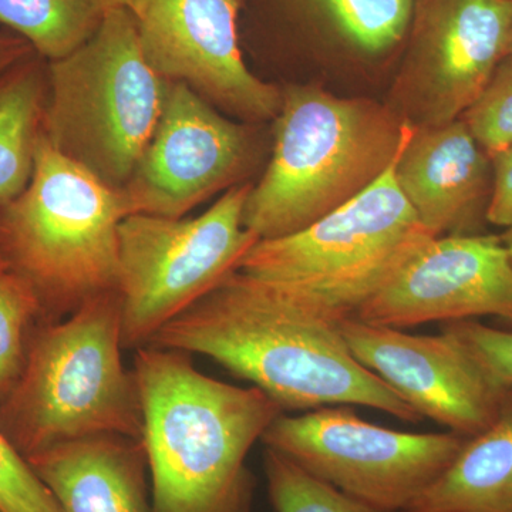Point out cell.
I'll use <instances>...</instances> for the list:
<instances>
[{
  "instance_id": "cell-11",
  "label": "cell",
  "mask_w": 512,
  "mask_h": 512,
  "mask_svg": "<svg viewBox=\"0 0 512 512\" xmlns=\"http://www.w3.org/2000/svg\"><path fill=\"white\" fill-rule=\"evenodd\" d=\"M144 59L232 119L274 121L282 90L252 73L238 39L241 0H128Z\"/></svg>"
},
{
  "instance_id": "cell-6",
  "label": "cell",
  "mask_w": 512,
  "mask_h": 512,
  "mask_svg": "<svg viewBox=\"0 0 512 512\" xmlns=\"http://www.w3.org/2000/svg\"><path fill=\"white\" fill-rule=\"evenodd\" d=\"M165 86L144 59L130 10L110 6L86 43L47 62L43 137L100 183L123 191L156 131Z\"/></svg>"
},
{
  "instance_id": "cell-16",
  "label": "cell",
  "mask_w": 512,
  "mask_h": 512,
  "mask_svg": "<svg viewBox=\"0 0 512 512\" xmlns=\"http://www.w3.org/2000/svg\"><path fill=\"white\" fill-rule=\"evenodd\" d=\"M62 512H151L143 440L99 434L28 458Z\"/></svg>"
},
{
  "instance_id": "cell-2",
  "label": "cell",
  "mask_w": 512,
  "mask_h": 512,
  "mask_svg": "<svg viewBox=\"0 0 512 512\" xmlns=\"http://www.w3.org/2000/svg\"><path fill=\"white\" fill-rule=\"evenodd\" d=\"M151 477V512H249L247 457L282 413L258 387L201 373L191 355L144 346L134 355Z\"/></svg>"
},
{
  "instance_id": "cell-12",
  "label": "cell",
  "mask_w": 512,
  "mask_h": 512,
  "mask_svg": "<svg viewBox=\"0 0 512 512\" xmlns=\"http://www.w3.org/2000/svg\"><path fill=\"white\" fill-rule=\"evenodd\" d=\"M392 109L414 127L461 119L507 56L511 0H423Z\"/></svg>"
},
{
  "instance_id": "cell-22",
  "label": "cell",
  "mask_w": 512,
  "mask_h": 512,
  "mask_svg": "<svg viewBox=\"0 0 512 512\" xmlns=\"http://www.w3.org/2000/svg\"><path fill=\"white\" fill-rule=\"evenodd\" d=\"M269 498L276 512H383L342 493L292 461L265 447Z\"/></svg>"
},
{
  "instance_id": "cell-4",
  "label": "cell",
  "mask_w": 512,
  "mask_h": 512,
  "mask_svg": "<svg viewBox=\"0 0 512 512\" xmlns=\"http://www.w3.org/2000/svg\"><path fill=\"white\" fill-rule=\"evenodd\" d=\"M123 350L119 291L37 326L18 382L0 402V427L26 460L99 434L143 440L140 393Z\"/></svg>"
},
{
  "instance_id": "cell-14",
  "label": "cell",
  "mask_w": 512,
  "mask_h": 512,
  "mask_svg": "<svg viewBox=\"0 0 512 512\" xmlns=\"http://www.w3.org/2000/svg\"><path fill=\"white\" fill-rule=\"evenodd\" d=\"M357 362L389 384L410 406L448 431L474 437L491 426L507 390L495 386L457 340L412 335L359 319L340 322Z\"/></svg>"
},
{
  "instance_id": "cell-23",
  "label": "cell",
  "mask_w": 512,
  "mask_h": 512,
  "mask_svg": "<svg viewBox=\"0 0 512 512\" xmlns=\"http://www.w3.org/2000/svg\"><path fill=\"white\" fill-rule=\"evenodd\" d=\"M488 157L512 146V57H504L473 106L461 116Z\"/></svg>"
},
{
  "instance_id": "cell-10",
  "label": "cell",
  "mask_w": 512,
  "mask_h": 512,
  "mask_svg": "<svg viewBox=\"0 0 512 512\" xmlns=\"http://www.w3.org/2000/svg\"><path fill=\"white\" fill-rule=\"evenodd\" d=\"M259 158L258 124L225 116L187 84L167 82L156 131L123 190L130 215L184 218L248 183Z\"/></svg>"
},
{
  "instance_id": "cell-1",
  "label": "cell",
  "mask_w": 512,
  "mask_h": 512,
  "mask_svg": "<svg viewBox=\"0 0 512 512\" xmlns=\"http://www.w3.org/2000/svg\"><path fill=\"white\" fill-rule=\"evenodd\" d=\"M147 346L210 357L282 410L372 407L407 423L421 414L352 355L340 322L295 292L232 271L158 330Z\"/></svg>"
},
{
  "instance_id": "cell-30",
  "label": "cell",
  "mask_w": 512,
  "mask_h": 512,
  "mask_svg": "<svg viewBox=\"0 0 512 512\" xmlns=\"http://www.w3.org/2000/svg\"><path fill=\"white\" fill-rule=\"evenodd\" d=\"M511 2H512V0H511ZM505 57H512V26H511L510 43H508L507 56H505Z\"/></svg>"
},
{
  "instance_id": "cell-8",
  "label": "cell",
  "mask_w": 512,
  "mask_h": 512,
  "mask_svg": "<svg viewBox=\"0 0 512 512\" xmlns=\"http://www.w3.org/2000/svg\"><path fill=\"white\" fill-rule=\"evenodd\" d=\"M252 183L225 191L204 214H133L119 228L123 348H144L158 330L212 291L258 238L244 227Z\"/></svg>"
},
{
  "instance_id": "cell-15",
  "label": "cell",
  "mask_w": 512,
  "mask_h": 512,
  "mask_svg": "<svg viewBox=\"0 0 512 512\" xmlns=\"http://www.w3.org/2000/svg\"><path fill=\"white\" fill-rule=\"evenodd\" d=\"M394 178L433 237L468 234L485 218L493 191L491 158L461 119L434 127L410 124Z\"/></svg>"
},
{
  "instance_id": "cell-28",
  "label": "cell",
  "mask_w": 512,
  "mask_h": 512,
  "mask_svg": "<svg viewBox=\"0 0 512 512\" xmlns=\"http://www.w3.org/2000/svg\"><path fill=\"white\" fill-rule=\"evenodd\" d=\"M501 238H503L505 247H507L508 252H510L512 258V224L510 227L505 228V234Z\"/></svg>"
},
{
  "instance_id": "cell-7",
  "label": "cell",
  "mask_w": 512,
  "mask_h": 512,
  "mask_svg": "<svg viewBox=\"0 0 512 512\" xmlns=\"http://www.w3.org/2000/svg\"><path fill=\"white\" fill-rule=\"evenodd\" d=\"M394 161L362 194L309 227L259 239L238 271L285 286L326 318H355L403 262L434 238L400 191Z\"/></svg>"
},
{
  "instance_id": "cell-18",
  "label": "cell",
  "mask_w": 512,
  "mask_h": 512,
  "mask_svg": "<svg viewBox=\"0 0 512 512\" xmlns=\"http://www.w3.org/2000/svg\"><path fill=\"white\" fill-rule=\"evenodd\" d=\"M47 99V62L40 56L0 77V202L25 190L35 168Z\"/></svg>"
},
{
  "instance_id": "cell-29",
  "label": "cell",
  "mask_w": 512,
  "mask_h": 512,
  "mask_svg": "<svg viewBox=\"0 0 512 512\" xmlns=\"http://www.w3.org/2000/svg\"><path fill=\"white\" fill-rule=\"evenodd\" d=\"M107 6H123L126 8L128 0H103Z\"/></svg>"
},
{
  "instance_id": "cell-3",
  "label": "cell",
  "mask_w": 512,
  "mask_h": 512,
  "mask_svg": "<svg viewBox=\"0 0 512 512\" xmlns=\"http://www.w3.org/2000/svg\"><path fill=\"white\" fill-rule=\"evenodd\" d=\"M274 124L271 157L244 210L258 239L301 231L362 194L392 165L410 126L390 104L311 84L282 90Z\"/></svg>"
},
{
  "instance_id": "cell-9",
  "label": "cell",
  "mask_w": 512,
  "mask_h": 512,
  "mask_svg": "<svg viewBox=\"0 0 512 512\" xmlns=\"http://www.w3.org/2000/svg\"><path fill=\"white\" fill-rule=\"evenodd\" d=\"M467 437L376 426L346 406L282 413L262 436L278 451L342 493L383 512L412 507L453 463Z\"/></svg>"
},
{
  "instance_id": "cell-17",
  "label": "cell",
  "mask_w": 512,
  "mask_h": 512,
  "mask_svg": "<svg viewBox=\"0 0 512 512\" xmlns=\"http://www.w3.org/2000/svg\"><path fill=\"white\" fill-rule=\"evenodd\" d=\"M403 512H512V389L491 426L468 437L436 483Z\"/></svg>"
},
{
  "instance_id": "cell-20",
  "label": "cell",
  "mask_w": 512,
  "mask_h": 512,
  "mask_svg": "<svg viewBox=\"0 0 512 512\" xmlns=\"http://www.w3.org/2000/svg\"><path fill=\"white\" fill-rule=\"evenodd\" d=\"M346 40L370 55L402 42L416 15V0H308Z\"/></svg>"
},
{
  "instance_id": "cell-24",
  "label": "cell",
  "mask_w": 512,
  "mask_h": 512,
  "mask_svg": "<svg viewBox=\"0 0 512 512\" xmlns=\"http://www.w3.org/2000/svg\"><path fill=\"white\" fill-rule=\"evenodd\" d=\"M0 512H62L49 488L0 427Z\"/></svg>"
},
{
  "instance_id": "cell-27",
  "label": "cell",
  "mask_w": 512,
  "mask_h": 512,
  "mask_svg": "<svg viewBox=\"0 0 512 512\" xmlns=\"http://www.w3.org/2000/svg\"><path fill=\"white\" fill-rule=\"evenodd\" d=\"M35 55L33 47L22 37L0 33V77Z\"/></svg>"
},
{
  "instance_id": "cell-21",
  "label": "cell",
  "mask_w": 512,
  "mask_h": 512,
  "mask_svg": "<svg viewBox=\"0 0 512 512\" xmlns=\"http://www.w3.org/2000/svg\"><path fill=\"white\" fill-rule=\"evenodd\" d=\"M40 323L42 311L35 293L0 259V402L18 382Z\"/></svg>"
},
{
  "instance_id": "cell-25",
  "label": "cell",
  "mask_w": 512,
  "mask_h": 512,
  "mask_svg": "<svg viewBox=\"0 0 512 512\" xmlns=\"http://www.w3.org/2000/svg\"><path fill=\"white\" fill-rule=\"evenodd\" d=\"M441 332L457 340L495 386L512 389V330L468 319L446 322Z\"/></svg>"
},
{
  "instance_id": "cell-5",
  "label": "cell",
  "mask_w": 512,
  "mask_h": 512,
  "mask_svg": "<svg viewBox=\"0 0 512 512\" xmlns=\"http://www.w3.org/2000/svg\"><path fill=\"white\" fill-rule=\"evenodd\" d=\"M130 215L113 190L40 137L25 190L0 202V259L59 322L119 288V228Z\"/></svg>"
},
{
  "instance_id": "cell-13",
  "label": "cell",
  "mask_w": 512,
  "mask_h": 512,
  "mask_svg": "<svg viewBox=\"0 0 512 512\" xmlns=\"http://www.w3.org/2000/svg\"><path fill=\"white\" fill-rule=\"evenodd\" d=\"M481 316L512 325V258L501 237L454 234L421 244L355 319L406 329Z\"/></svg>"
},
{
  "instance_id": "cell-26",
  "label": "cell",
  "mask_w": 512,
  "mask_h": 512,
  "mask_svg": "<svg viewBox=\"0 0 512 512\" xmlns=\"http://www.w3.org/2000/svg\"><path fill=\"white\" fill-rule=\"evenodd\" d=\"M493 167V191L485 220L497 227L508 228L512 224V146L491 156Z\"/></svg>"
},
{
  "instance_id": "cell-19",
  "label": "cell",
  "mask_w": 512,
  "mask_h": 512,
  "mask_svg": "<svg viewBox=\"0 0 512 512\" xmlns=\"http://www.w3.org/2000/svg\"><path fill=\"white\" fill-rule=\"evenodd\" d=\"M109 8L103 0H0V23L55 62L86 43Z\"/></svg>"
}]
</instances>
